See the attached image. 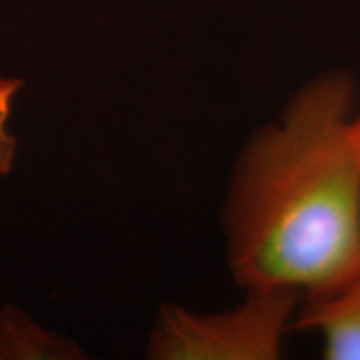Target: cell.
I'll return each instance as SVG.
<instances>
[{"label":"cell","instance_id":"cell-5","mask_svg":"<svg viewBox=\"0 0 360 360\" xmlns=\"http://www.w3.org/2000/svg\"><path fill=\"white\" fill-rule=\"evenodd\" d=\"M357 120H359V127H360V115H357Z\"/></svg>","mask_w":360,"mask_h":360},{"label":"cell","instance_id":"cell-4","mask_svg":"<svg viewBox=\"0 0 360 360\" xmlns=\"http://www.w3.org/2000/svg\"><path fill=\"white\" fill-rule=\"evenodd\" d=\"M19 87L20 82L17 80L0 79V175L11 170L15 155V141L8 134L7 124L12 112V98Z\"/></svg>","mask_w":360,"mask_h":360},{"label":"cell","instance_id":"cell-1","mask_svg":"<svg viewBox=\"0 0 360 360\" xmlns=\"http://www.w3.org/2000/svg\"><path fill=\"white\" fill-rule=\"evenodd\" d=\"M345 75L297 94L247 143L227 200L229 264L247 292L307 299L360 276V127Z\"/></svg>","mask_w":360,"mask_h":360},{"label":"cell","instance_id":"cell-2","mask_svg":"<svg viewBox=\"0 0 360 360\" xmlns=\"http://www.w3.org/2000/svg\"><path fill=\"white\" fill-rule=\"evenodd\" d=\"M299 294L250 290L247 300L225 314L195 315L167 307L152 339V352L172 360H272L292 326Z\"/></svg>","mask_w":360,"mask_h":360},{"label":"cell","instance_id":"cell-3","mask_svg":"<svg viewBox=\"0 0 360 360\" xmlns=\"http://www.w3.org/2000/svg\"><path fill=\"white\" fill-rule=\"evenodd\" d=\"M290 327L321 334L328 360H360V276L309 299Z\"/></svg>","mask_w":360,"mask_h":360}]
</instances>
